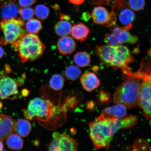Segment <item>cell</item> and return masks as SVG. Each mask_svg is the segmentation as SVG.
Returning a JSON list of instances; mask_svg holds the SVG:
<instances>
[{
    "label": "cell",
    "mask_w": 151,
    "mask_h": 151,
    "mask_svg": "<svg viewBox=\"0 0 151 151\" xmlns=\"http://www.w3.org/2000/svg\"><path fill=\"white\" fill-rule=\"evenodd\" d=\"M28 91L26 89H24L22 91V94L24 96H26L28 95Z\"/></svg>",
    "instance_id": "d590c367"
},
{
    "label": "cell",
    "mask_w": 151,
    "mask_h": 151,
    "mask_svg": "<svg viewBox=\"0 0 151 151\" xmlns=\"http://www.w3.org/2000/svg\"><path fill=\"white\" fill-rule=\"evenodd\" d=\"M57 46L60 53L65 55L72 54L75 51L77 43L72 37L66 36L58 40Z\"/></svg>",
    "instance_id": "7c38bea8"
},
{
    "label": "cell",
    "mask_w": 151,
    "mask_h": 151,
    "mask_svg": "<svg viewBox=\"0 0 151 151\" xmlns=\"http://www.w3.org/2000/svg\"><path fill=\"white\" fill-rule=\"evenodd\" d=\"M73 61L78 67H86L90 64L91 61V57L90 55L87 52H78L73 57Z\"/></svg>",
    "instance_id": "7402d4cb"
},
{
    "label": "cell",
    "mask_w": 151,
    "mask_h": 151,
    "mask_svg": "<svg viewBox=\"0 0 151 151\" xmlns=\"http://www.w3.org/2000/svg\"><path fill=\"white\" fill-rule=\"evenodd\" d=\"M55 110L54 104L50 100L36 98L30 101L27 108L23 111L28 119L32 120L37 118L46 122L52 117Z\"/></svg>",
    "instance_id": "5b68a950"
},
{
    "label": "cell",
    "mask_w": 151,
    "mask_h": 151,
    "mask_svg": "<svg viewBox=\"0 0 151 151\" xmlns=\"http://www.w3.org/2000/svg\"><path fill=\"white\" fill-rule=\"evenodd\" d=\"M100 93L99 99L101 102H106L108 101L109 99V96L107 95L106 93L104 92H101Z\"/></svg>",
    "instance_id": "d6a6232c"
},
{
    "label": "cell",
    "mask_w": 151,
    "mask_h": 151,
    "mask_svg": "<svg viewBox=\"0 0 151 151\" xmlns=\"http://www.w3.org/2000/svg\"><path fill=\"white\" fill-rule=\"evenodd\" d=\"M59 137L54 138V139L49 145L48 147L49 151H60Z\"/></svg>",
    "instance_id": "4dcf8cb0"
},
{
    "label": "cell",
    "mask_w": 151,
    "mask_h": 151,
    "mask_svg": "<svg viewBox=\"0 0 151 151\" xmlns=\"http://www.w3.org/2000/svg\"><path fill=\"white\" fill-rule=\"evenodd\" d=\"M50 13V9L46 5L39 4L35 7V14L38 18L41 20H46Z\"/></svg>",
    "instance_id": "484cf974"
},
{
    "label": "cell",
    "mask_w": 151,
    "mask_h": 151,
    "mask_svg": "<svg viewBox=\"0 0 151 151\" xmlns=\"http://www.w3.org/2000/svg\"><path fill=\"white\" fill-rule=\"evenodd\" d=\"M91 17L93 22L99 25L110 27L116 23V14L113 12L109 13L105 7H96L92 10Z\"/></svg>",
    "instance_id": "ba28073f"
},
{
    "label": "cell",
    "mask_w": 151,
    "mask_h": 151,
    "mask_svg": "<svg viewBox=\"0 0 151 151\" xmlns=\"http://www.w3.org/2000/svg\"><path fill=\"white\" fill-rule=\"evenodd\" d=\"M32 129L31 123L25 119H20L15 123L14 132L21 137H27L31 132Z\"/></svg>",
    "instance_id": "ac0fdd59"
},
{
    "label": "cell",
    "mask_w": 151,
    "mask_h": 151,
    "mask_svg": "<svg viewBox=\"0 0 151 151\" xmlns=\"http://www.w3.org/2000/svg\"><path fill=\"white\" fill-rule=\"evenodd\" d=\"M19 14L24 20H29L32 18L35 14V11L29 7H22L19 9Z\"/></svg>",
    "instance_id": "83f0119b"
},
{
    "label": "cell",
    "mask_w": 151,
    "mask_h": 151,
    "mask_svg": "<svg viewBox=\"0 0 151 151\" xmlns=\"http://www.w3.org/2000/svg\"><path fill=\"white\" fill-rule=\"evenodd\" d=\"M151 77L143 79L141 83L139 106L142 109L145 118L151 119Z\"/></svg>",
    "instance_id": "52a82bcc"
},
{
    "label": "cell",
    "mask_w": 151,
    "mask_h": 151,
    "mask_svg": "<svg viewBox=\"0 0 151 151\" xmlns=\"http://www.w3.org/2000/svg\"><path fill=\"white\" fill-rule=\"evenodd\" d=\"M4 54V51L3 49L0 46V59L3 57Z\"/></svg>",
    "instance_id": "e575fe53"
},
{
    "label": "cell",
    "mask_w": 151,
    "mask_h": 151,
    "mask_svg": "<svg viewBox=\"0 0 151 151\" xmlns=\"http://www.w3.org/2000/svg\"><path fill=\"white\" fill-rule=\"evenodd\" d=\"M83 18H84V19L85 20L87 21V20L89 19L90 16L88 13L86 12L84 13V14H83Z\"/></svg>",
    "instance_id": "836d02e7"
},
{
    "label": "cell",
    "mask_w": 151,
    "mask_h": 151,
    "mask_svg": "<svg viewBox=\"0 0 151 151\" xmlns=\"http://www.w3.org/2000/svg\"><path fill=\"white\" fill-rule=\"evenodd\" d=\"M118 131L116 119L105 117L101 114L89 124L90 137L97 149H108Z\"/></svg>",
    "instance_id": "7a4b0ae2"
},
{
    "label": "cell",
    "mask_w": 151,
    "mask_h": 151,
    "mask_svg": "<svg viewBox=\"0 0 151 151\" xmlns=\"http://www.w3.org/2000/svg\"><path fill=\"white\" fill-rule=\"evenodd\" d=\"M12 46L18 52L22 63L40 58L46 48L38 36L29 33L22 35Z\"/></svg>",
    "instance_id": "3957f363"
},
{
    "label": "cell",
    "mask_w": 151,
    "mask_h": 151,
    "mask_svg": "<svg viewBox=\"0 0 151 151\" xmlns=\"http://www.w3.org/2000/svg\"><path fill=\"white\" fill-rule=\"evenodd\" d=\"M60 151H75L78 149V143L76 139L67 134L60 135L59 138Z\"/></svg>",
    "instance_id": "2e32d148"
},
{
    "label": "cell",
    "mask_w": 151,
    "mask_h": 151,
    "mask_svg": "<svg viewBox=\"0 0 151 151\" xmlns=\"http://www.w3.org/2000/svg\"><path fill=\"white\" fill-rule=\"evenodd\" d=\"M133 151L151 150L149 143L144 139H138L135 140L133 147Z\"/></svg>",
    "instance_id": "4316f807"
},
{
    "label": "cell",
    "mask_w": 151,
    "mask_h": 151,
    "mask_svg": "<svg viewBox=\"0 0 151 151\" xmlns=\"http://www.w3.org/2000/svg\"><path fill=\"white\" fill-rule=\"evenodd\" d=\"M81 71L78 66L70 65L65 69L64 75L65 78L69 81H75L80 77Z\"/></svg>",
    "instance_id": "603a6c76"
},
{
    "label": "cell",
    "mask_w": 151,
    "mask_h": 151,
    "mask_svg": "<svg viewBox=\"0 0 151 151\" xmlns=\"http://www.w3.org/2000/svg\"><path fill=\"white\" fill-rule=\"evenodd\" d=\"M80 81L85 90L88 92L92 91L99 87L100 82L95 73L92 72L86 73L81 76Z\"/></svg>",
    "instance_id": "5bb4252c"
},
{
    "label": "cell",
    "mask_w": 151,
    "mask_h": 151,
    "mask_svg": "<svg viewBox=\"0 0 151 151\" xmlns=\"http://www.w3.org/2000/svg\"><path fill=\"white\" fill-rule=\"evenodd\" d=\"M24 26V21L19 18L3 19L0 22V28L4 37L0 39V43L4 45L14 44L22 35L26 33Z\"/></svg>",
    "instance_id": "8992f818"
},
{
    "label": "cell",
    "mask_w": 151,
    "mask_h": 151,
    "mask_svg": "<svg viewBox=\"0 0 151 151\" xmlns=\"http://www.w3.org/2000/svg\"><path fill=\"white\" fill-rule=\"evenodd\" d=\"M7 146L11 150H20L23 148L24 141L20 136L13 133L6 138Z\"/></svg>",
    "instance_id": "d6986e66"
},
{
    "label": "cell",
    "mask_w": 151,
    "mask_h": 151,
    "mask_svg": "<svg viewBox=\"0 0 151 151\" xmlns=\"http://www.w3.org/2000/svg\"><path fill=\"white\" fill-rule=\"evenodd\" d=\"M116 104L103 109L101 115L109 118L121 119L124 117L127 113V107L122 104Z\"/></svg>",
    "instance_id": "4fadbf2b"
},
{
    "label": "cell",
    "mask_w": 151,
    "mask_h": 151,
    "mask_svg": "<svg viewBox=\"0 0 151 151\" xmlns=\"http://www.w3.org/2000/svg\"><path fill=\"white\" fill-rule=\"evenodd\" d=\"M61 20H70V17L68 16H65V15H62L61 16Z\"/></svg>",
    "instance_id": "8d00e7d4"
},
{
    "label": "cell",
    "mask_w": 151,
    "mask_h": 151,
    "mask_svg": "<svg viewBox=\"0 0 151 151\" xmlns=\"http://www.w3.org/2000/svg\"><path fill=\"white\" fill-rule=\"evenodd\" d=\"M128 5L132 10L135 11H140L144 8L145 0H129Z\"/></svg>",
    "instance_id": "f1b7e54d"
},
{
    "label": "cell",
    "mask_w": 151,
    "mask_h": 151,
    "mask_svg": "<svg viewBox=\"0 0 151 151\" xmlns=\"http://www.w3.org/2000/svg\"><path fill=\"white\" fill-rule=\"evenodd\" d=\"M72 25L69 20H61L55 25L54 31L60 37L68 36L70 34Z\"/></svg>",
    "instance_id": "ffe728a7"
},
{
    "label": "cell",
    "mask_w": 151,
    "mask_h": 151,
    "mask_svg": "<svg viewBox=\"0 0 151 151\" xmlns=\"http://www.w3.org/2000/svg\"><path fill=\"white\" fill-rule=\"evenodd\" d=\"M25 27L28 33L37 35L42 29V24L39 20L32 18L28 20Z\"/></svg>",
    "instance_id": "cb8c5ba5"
},
{
    "label": "cell",
    "mask_w": 151,
    "mask_h": 151,
    "mask_svg": "<svg viewBox=\"0 0 151 151\" xmlns=\"http://www.w3.org/2000/svg\"><path fill=\"white\" fill-rule=\"evenodd\" d=\"M16 122L10 116L0 114V140H4L9 135L14 133Z\"/></svg>",
    "instance_id": "8fae6325"
},
{
    "label": "cell",
    "mask_w": 151,
    "mask_h": 151,
    "mask_svg": "<svg viewBox=\"0 0 151 151\" xmlns=\"http://www.w3.org/2000/svg\"><path fill=\"white\" fill-rule=\"evenodd\" d=\"M2 104L1 102H0V109H1L2 108Z\"/></svg>",
    "instance_id": "f35d334b"
},
{
    "label": "cell",
    "mask_w": 151,
    "mask_h": 151,
    "mask_svg": "<svg viewBox=\"0 0 151 151\" xmlns=\"http://www.w3.org/2000/svg\"><path fill=\"white\" fill-rule=\"evenodd\" d=\"M18 92L16 81L6 76H3L0 80V99H5L14 97Z\"/></svg>",
    "instance_id": "9c48e42d"
},
{
    "label": "cell",
    "mask_w": 151,
    "mask_h": 151,
    "mask_svg": "<svg viewBox=\"0 0 151 151\" xmlns=\"http://www.w3.org/2000/svg\"><path fill=\"white\" fill-rule=\"evenodd\" d=\"M90 29L88 26L83 23L73 24L72 27V36L76 40L82 42L88 38L90 34Z\"/></svg>",
    "instance_id": "9a60e30c"
},
{
    "label": "cell",
    "mask_w": 151,
    "mask_h": 151,
    "mask_svg": "<svg viewBox=\"0 0 151 151\" xmlns=\"http://www.w3.org/2000/svg\"><path fill=\"white\" fill-rule=\"evenodd\" d=\"M37 0H19V4L22 7H28L35 3Z\"/></svg>",
    "instance_id": "1f68e13d"
},
{
    "label": "cell",
    "mask_w": 151,
    "mask_h": 151,
    "mask_svg": "<svg viewBox=\"0 0 151 151\" xmlns=\"http://www.w3.org/2000/svg\"><path fill=\"white\" fill-rule=\"evenodd\" d=\"M135 13L131 9H123L119 15V19L125 29L129 30L133 26L132 23L135 19Z\"/></svg>",
    "instance_id": "e0dca14e"
},
{
    "label": "cell",
    "mask_w": 151,
    "mask_h": 151,
    "mask_svg": "<svg viewBox=\"0 0 151 151\" xmlns=\"http://www.w3.org/2000/svg\"><path fill=\"white\" fill-rule=\"evenodd\" d=\"M111 33L112 34L118 45L124 43L134 44L137 43L138 40L137 37L131 35L128 30L125 28L119 26H115L113 27Z\"/></svg>",
    "instance_id": "30bf717a"
},
{
    "label": "cell",
    "mask_w": 151,
    "mask_h": 151,
    "mask_svg": "<svg viewBox=\"0 0 151 151\" xmlns=\"http://www.w3.org/2000/svg\"><path fill=\"white\" fill-rule=\"evenodd\" d=\"M18 6L14 3L9 4L4 6L2 9L1 17L4 20H9L16 18L19 14Z\"/></svg>",
    "instance_id": "44dd1931"
},
{
    "label": "cell",
    "mask_w": 151,
    "mask_h": 151,
    "mask_svg": "<svg viewBox=\"0 0 151 151\" xmlns=\"http://www.w3.org/2000/svg\"><path fill=\"white\" fill-rule=\"evenodd\" d=\"M140 85L139 79L128 78L117 88L113 95L114 102L122 104L129 109L139 106Z\"/></svg>",
    "instance_id": "277c9868"
},
{
    "label": "cell",
    "mask_w": 151,
    "mask_h": 151,
    "mask_svg": "<svg viewBox=\"0 0 151 151\" xmlns=\"http://www.w3.org/2000/svg\"><path fill=\"white\" fill-rule=\"evenodd\" d=\"M104 41L107 45H113V46L119 45L111 33L106 34L104 37Z\"/></svg>",
    "instance_id": "f546056e"
},
{
    "label": "cell",
    "mask_w": 151,
    "mask_h": 151,
    "mask_svg": "<svg viewBox=\"0 0 151 151\" xmlns=\"http://www.w3.org/2000/svg\"><path fill=\"white\" fill-rule=\"evenodd\" d=\"M95 52L104 65L116 70L120 69L128 77L132 74L129 65L134 61V58L127 46L103 45L96 46Z\"/></svg>",
    "instance_id": "6da1fadb"
},
{
    "label": "cell",
    "mask_w": 151,
    "mask_h": 151,
    "mask_svg": "<svg viewBox=\"0 0 151 151\" xmlns=\"http://www.w3.org/2000/svg\"><path fill=\"white\" fill-rule=\"evenodd\" d=\"M65 80L61 75L57 74L52 76L50 81V86L52 89L59 91L63 87Z\"/></svg>",
    "instance_id": "d4e9b609"
},
{
    "label": "cell",
    "mask_w": 151,
    "mask_h": 151,
    "mask_svg": "<svg viewBox=\"0 0 151 151\" xmlns=\"http://www.w3.org/2000/svg\"><path fill=\"white\" fill-rule=\"evenodd\" d=\"M3 144L1 140H0V151L2 150L3 149Z\"/></svg>",
    "instance_id": "74e56055"
}]
</instances>
